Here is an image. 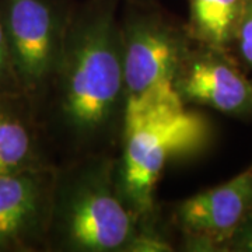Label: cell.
<instances>
[{"label":"cell","instance_id":"cell-1","mask_svg":"<svg viewBox=\"0 0 252 252\" xmlns=\"http://www.w3.org/2000/svg\"><path fill=\"white\" fill-rule=\"evenodd\" d=\"M119 6L121 0H84L73 13L38 109L56 164L119 152L126 114Z\"/></svg>","mask_w":252,"mask_h":252},{"label":"cell","instance_id":"cell-2","mask_svg":"<svg viewBox=\"0 0 252 252\" xmlns=\"http://www.w3.org/2000/svg\"><path fill=\"white\" fill-rule=\"evenodd\" d=\"M137 228L118 190L117 154L56 164L46 251L125 252Z\"/></svg>","mask_w":252,"mask_h":252},{"label":"cell","instance_id":"cell-3","mask_svg":"<svg viewBox=\"0 0 252 252\" xmlns=\"http://www.w3.org/2000/svg\"><path fill=\"white\" fill-rule=\"evenodd\" d=\"M121 4L127 126L152 115L184 108L174 90V77L189 35L185 21L157 0H126Z\"/></svg>","mask_w":252,"mask_h":252},{"label":"cell","instance_id":"cell-4","mask_svg":"<svg viewBox=\"0 0 252 252\" xmlns=\"http://www.w3.org/2000/svg\"><path fill=\"white\" fill-rule=\"evenodd\" d=\"M212 135L206 115L188 107L125 126L117 154V184L139 224L150 223L158 215L156 189L167 164L196 154Z\"/></svg>","mask_w":252,"mask_h":252},{"label":"cell","instance_id":"cell-5","mask_svg":"<svg viewBox=\"0 0 252 252\" xmlns=\"http://www.w3.org/2000/svg\"><path fill=\"white\" fill-rule=\"evenodd\" d=\"M76 6V0H0L18 87L36 114L54 79Z\"/></svg>","mask_w":252,"mask_h":252},{"label":"cell","instance_id":"cell-6","mask_svg":"<svg viewBox=\"0 0 252 252\" xmlns=\"http://www.w3.org/2000/svg\"><path fill=\"white\" fill-rule=\"evenodd\" d=\"M252 212V165L216 187L158 205L160 220L177 251L225 252Z\"/></svg>","mask_w":252,"mask_h":252},{"label":"cell","instance_id":"cell-7","mask_svg":"<svg viewBox=\"0 0 252 252\" xmlns=\"http://www.w3.org/2000/svg\"><path fill=\"white\" fill-rule=\"evenodd\" d=\"M174 90L184 107L252 122V77L227 51L189 36L175 72Z\"/></svg>","mask_w":252,"mask_h":252},{"label":"cell","instance_id":"cell-8","mask_svg":"<svg viewBox=\"0 0 252 252\" xmlns=\"http://www.w3.org/2000/svg\"><path fill=\"white\" fill-rule=\"evenodd\" d=\"M55 167L0 174V252L46 251Z\"/></svg>","mask_w":252,"mask_h":252},{"label":"cell","instance_id":"cell-9","mask_svg":"<svg viewBox=\"0 0 252 252\" xmlns=\"http://www.w3.org/2000/svg\"><path fill=\"white\" fill-rule=\"evenodd\" d=\"M56 165L32 102L18 91L0 90V174Z\"/></svg>","mask_w":252,"mask_h":252},{"label":"cell","instance_id":"cell-10","mask_svg":"<svg viewBox=\"0 0 252 252\" xmlns=\"http://www.w3.org/2000/svg\"><path fill=\"white\" fill-rule=\"evenodd\" d=\"M188 35L200 44L230 52L243 0H187Z\"/></svg>","mask_w":252,"mask_h":252},{"label":"cell","instance_id":"cell-11","mask_svg":"<svg viewBox=\"0 0 252 252\" xmlns=\"http://www.w3.org/2000/svg\"><path fill=\"white\" fill-rule=\"evenodd\" d=\"M230 54L252 77V0H243V10Z\"/></svg>","mask_w":252,"mask_h":252},{"label":"cell","instance_id":"cell-12","mask_svg":"<svg viewBox=\"0 0 252 252\" xmlns=\"http://www.w3.org/2000/svg\"><path fill=\"white\" fill-rule=\"evenodd\" d=\"M0 90L21 93L18 87L16 73H14L13 62H11L9 44H7L3 23H1V17H0Z\"/></svg>","mask_w":252,"mask_h":252},{"label":"cell","instance_id":"cell-13","mask_svg":"<svg viewBox=\"0 0 252 252\" xmlns=\"http://www.w3.org/2000/svg\"><path fill=\"white\" fill-rule=\"evenodd\" d=\"M225 252H252V212L237 228Z\"/></svg>","mask_w":252,"mask_h":252},{"label":"cell","instance_id":"cell-14","mask_svg":"<svg viewBox=\"0 0 252 252\" xmlns=\"http://www.w3.org/2000/svg\"><path fill=\"white\" fill-rule=\"evenodd\" d=\"M121 1H126V0H121Z\"/></svg>","mask_w":252,"mask_h":252},{"label":"cell","instance_id":"cell-15","mask_svg":"<svg viewBox=\"0 0 252 252\" xmlns=\"http://www.w3.org/2000/svg\"><path fill=\"white\" fill-rule=\"evenodd\" d=\"M251 165H252V162H251Z\"/></svg>","mask_w":252,"mask_h":252}]
</instances>
